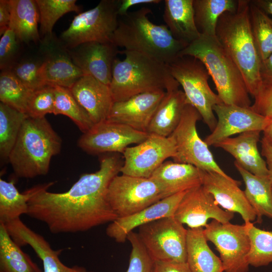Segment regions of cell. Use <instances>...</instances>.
Returning a JSON list of instances; mask_svg holds the SVG:
<instances>
[{
	"mask_svg": "<svg viewBox=\"0 0 272 272\" xmlns=\"http://www.w3.org/2000/svg\"><path fill=\"white\" fill-rule=\"evenodd\" d=\"M100 164L98 170L82 174L66 192L48 191L54 182L33 186L27 215L45 223L53 234L85 232L115 220L107 193L123 160L118 153H108Z\"/></svg>",
	"mask_w": 272,
	"mask_h": 272,
	"instance_id": "cell-1",
	"label": "cell"
},
{
	"mask_svg": "<svg viewBox=\"0 0 272 272\" xmlns=\"http://www.w3.org/2000/svg\"><path fill=\"white\" fill-rule=\"evenodd\" d=\"M150 9L142 7L119 17L112 42L125 50L141 52L169 64L187 46L176 40L166 25H156L148 18Z\"/></svg>",
	"mask_w": 272,
	"mask_h": 272,
	"instance_id": "cell-2",
	"label": "cell"
},
{
	"mask_svg": "<svg viewBox=\"0 0 272 272\" xmlns=\"http://www.w3.org/2000/svg\"><path fill=\"white\" fill-rule=\"evenodd\" d=\"M216 37L240 71L249 93L254 96L262 84L261 60L252 36L249 1L238 0L233 12L219 18Z\"/></svg>",
	"mask_w": 272,
	"mask_h": 272,
	"instance_id": "cell-3",
	"label": "cell"
},
{
	"mask_svg": "<svg viewBox=\"0 0 272 272\" xmlns=\"http://www.w3.org/2000/svg\"><path fill=\"white\" fill-rule=\"evenodd\" d=\"M62 140L44 117H27L8 162L16 176L32 178L47 174L52 158L58 154Z\"/></svg>",
	"mask_w": 272,
	"mask_h": 272,
	"instance_id": "cell-4",
	"label": "cell"
},
{
	"mask_svg": "<svg viewBox=\"0 0 272 272\" xmlns=\"http://www.w3.org/2000/svg\"><path fill=\"white\" fill-rule=\"evenodd\" d=\"M121 53L125 58L115 60L109 86L114 102L145 92L178 88L168 64L141 52Z\"/></svg>",
	"mask_w": 272,
	"mask_h": 272,
	"instance_id": "cell-5",
	"label": "cell"
},
{
	"mask_svg": "<svg viewBox=\"0 0 272 272\" xmlns=\"http://www.w3.org/2000/svg\"><path fill=\"white\" fill-rule=\"evenodd\" d=\"M181 56H192L202 62L223 103L246 108L251 106L250 94L240 71L216 36L200 34L181 52Z\"/></svg>",
	"mask_w": 272,
	"mask_h": 272,
	"instance_id": "cell-6",
	"label": "cell"
},
{
	"mask_svg": "<svg viewBox=\"0 0 272 272\" xmlns=\"http://www.w3.org/2000/svg\"><path fill=\"white\" fill-rule=\"evenodd\" d=\"M168 65L173 77L182 86L187 103L196 109L212 131L217 122L213 107L223 102L208 84L210 75L205 65L195 57L181 56Z\"/></svg>",
	"mask_w": 272,
	"mask_h": 272,
	"instance_id": "cell-7",
	"label": "cell"
},
{
	"mask_svg": "<svg viewBox=\"0 0 272 272\" xmlns=\"http://www.w3.org/2000/svg\"><path fill=\"white\" fill-rule=\"evenodd\" d=\"M120 0H102L94 8L76 15L60 35L67 49L89 42H112L118 23Z\"/></svg>",
	"mask_w": 272,
	"mask_h": 272,
	"instance_id": "cell-8",
	"label": "cell"
},
{
	"mask_svg": "<svg viewBox=\"0 0 272 272\" xmlns=\"http://www.w3.org/2000/svg\"><path fill=\"white\" fill-rule=\"evenodd\" d=\"M138 235L154 261L186 262L187 229L174 216L138 228Z\"/></svg>",
	"mask_w": 272,
	"mask_h": 272,
	"instance_id": "cell-9",
	"label": "cell"
},
{
	"mask_svg": "<svg viewBox=\"0 0 272 272\" xmlns=\"http://www.w3.org/2000/svg\"><path fill=\"white\" fill-rule=\"evenodd\" d=\"M200 118L196 109L187 103L178 125L170 135L176 147L173 161L191 164L200 170L230 177L218 165L208 146L198 134L196 122Z\"/></svg>",
	"mask_w": 272,
	"mask_h": 272,
	"instance_id": "cell-10",
	"label": "cell"
},
{
	"mask_svg": "<svg viewBox=\"0 0 272 272\" xmlns=\"http://www.w3.org/2000/svg\"><path fill=\"white\" fill-rule=\"evenodd\" d=\"M109 203L118 218L137 213L164 198L158 184L150 178L117 175L108 189Z\"/></svg>",
	"mask_w": 272,
	"mask_h": 272,
	"instance_id": "cell-11",
	"label": "cell"
},
{
	"mask_svg": "<svg viewBox=\"0 0 272 272\" xmlns=\"http://www.w3.org/2000/svg\"><path fill=\"white\" fill-rule=\"evenodd\" d=\"M203 229L206 240L213 243L220 254L225 272H248L250 241L245 224L213 220Z\"/></svg>",
	"mask_w": 272,
	"mask_h": 272,
	"instance_id": "cell-12",
	"label": "cell"
},
{
	"mask_svg": "<svg viewBox=\"0 0 272 272\" xmlns=\"http://www.w3.org/2000/svg\"><path fill=\"white\" fill-rule=\"evenodd\" d=\"M176 147L173 138L149 134L142 143L127 147L124 152L120 172L129 176L150 178L168 158L175 157Z\"/></svg>",
	"mask_w": 272,
	"mask_h": 272,
	"instance_id": "cell-13",
	"label": "cell"
},
{
	"mask_svg": "<svg viewBox=\"0 0 272 272\" xmlns=\"http://www.w3.org/2000/svg\"><path fill=\"white\" fill-rule=\"evenodd\" d=\"M148 135L147 132L107 120L94 124L89 131L83 133L78 140V146L91 155L123 154L129 145L140 144Z\"/></svg>",
	"mask_w": 272,
	"mask_h": 272,
	"instance_id": "cell-14",
	"label": "cell"
},
{
	"mask_svg": "<svg viewBox=\"0 0 272 272\" xmlns=\"http://www.w3.org/2000/svg\"><path fill=\"white\" fill-rule=\"evenodd\" d=\"M40 46L43 57L41 78L45 85L70 89L84 76L73 61L67 49L53 35L44 37Z\"/></svg>",
	"mask_w": 272,
	"mask_h": 272,
	"instance_id": "cell-15",
	"label": "cell"
},
{
	"mask_svg": "<svg viewBox=\"0 0 272 272\" xmlns=\"http://www.w3.org/2000/svg\"><path fill=\"white\" fill-rule=\"evenodd\" d=\"M173 216L182 224L196 228L205 227L210 219L229 222L234 214L220 208L212 195L200 185L186 191Z\"/></svg>",
	"mask_w": 272,
	"mask_h": 272,
	"instance_id": "cell-16",
	"label": "cell"
},
{
	"mask_svg": "<svg viewBox=\"0 0 272 272\" xmlns=\"http://www.w3.org/2000/svg\"><path fill=\"white\" fill-rule=\"evenodd\" d=\"M213 111L217 116V122L215 128L204 140L208 146H214L237 133L252 130L262 131L266 123V117L253 111L250 107L222 103L215 105Z\"/></svg>",
	"mask_w": 272,
	"mask_h": 272,
	"instance_id": "cell-17",
	"label": "cell"
},
{
	"mask_svg": "<svg viewBox=\"0 0 272 272\" xmlns=\"http://www.w3.org/2000/svg\"><path fill=\"white\" fill-rule=\"evenodd\" d=\"M67 50L74 63L84 75L110 86L113 64L119 52L112 42H89Z\"/></svg>",
	"mask_w": 272,
	"mask_h": 272,
	"instance_id": "cell-18",
	"label": "cell"
},
{
	"mask_svg": "<svg viewBox=\"0 0 272 272\" xmlns=\"http://www.w3.org/2000/svg\"><path fill=\"white\" fill-rule=\"evenodd\" d=\"M201 185L226 211L237 213L245 223L257 218L256 213L248 201L244 191L239 187L240 182L215 172L200 170Z\"/></svg>",
	"mask_w": 272,
	"mask_h": 272,
	"instance_id": "cell-19",
	"label": "cell"
},
{
	"mask_svg": "<svg viewBox=\"0 0 272 272\" xmlns=\"http://www.w3.org/2000/svg\"><path fill=\"white\" fill-rule=\"evenodd\" d=\"M9 234L19 246H30L40 259L43 272H94L85 267L64 264L59 258L62 249L54 250L49 242L18 218L4 224Z\"/></svg>",
	"mask_w": 272,
	"mask_h": 272,
	"instance_id": "cell-20",
	"label": "cell"
},
{
	"mask_svg": "<svg viewBox=\"0 0 272 272\" xmlns=\"http://www.w3.org/2000/svg\"><path fill=\"white\" fill-rule=\"evenodd\" d=\"M165 93L164 90L147 92L124 101L114 102L107 120L147 132L152 118Z\"/></svg>",
	"mask_w": 272,
	"mask_h": 272,
	"instance_id": "cell-21",
	"label": "cell"
},
{
	"mask_svg": "<svg viewBox=\"0 0 272 272\" xmlns=\"http://www.w3.org/2000/svg\"><path fill=\"white\" fill-rule=\"evenodd\" d=\"M186 191L165 197L133 215L118 217L107 226L106 235L118 243H123L136 228L166 217L173 216Z\"/></svg>",
	"mask_w": 272,
	"mask_h": 272,
	"instance_id": "cell-22",
	"label": "cell"
},
{
	"mask_svg": "<svg viewBox=\"0 0 272 272\" xmlns=\"http://www.w3.org/2000/svg\"><path fill=\"white\" fill-rule=\"evenodd\" d=\"M70 90L94 124L107 120L114 103L109 86L84 75Z\"/></svg>",
	"mask_w": 272,
	"mask_h": 272,
	"instance_id": "cell-23",
	"label": "cell"
},
{
	"mask_svg": "<svg viewBox=\"0 0 272 272\" xmlns=\"http://www.w3.org/2000/svg\"><path fill=\"white\" fill-rule=\"evenodd\" d=\"M260 132L246 131L227 138L214 146L229 153L235 158L234 162L250 173L259 177H268L266 162L258 149Z\"/></svg>",
	"mask_w": 272,
	"mask_h": 272,
	"instance_id": "cell-24",
	"label": "cell"
},
{
	"mask_svg": "<svg viewBox=\"0 0 272 272\" xmlns=\"http://www.w3.org/2000/svg\"><path fill=\"white\" fill-rule=\"evenodd\" d=\"M150 178L161 188L164 198L201 185L199 169L171 161L163 162Z\"/></svg>",
	"mask_w": 272,
	"mask_h": 272,
	"instance_id": "cell-25",
	"label": "cell"
},
{
	"mask_svg": "<svg viewBox=\"0 0 272 272\" xmlns=\"http://www.w3.org/2000/svg\"><path fill=\"white\" fill-rule=\"evenodd\" d=\"M163 20L172 36L187 45L200 35L195 23L193 0H165Z\"/></svg>",
	"mask_w": 272,
	"mask_h": 272,
	"instance_id": "cell-26",
	"label": "cell"
},
{
	"mask_svg": "<svg viewBox=\"0 0 272 272\" xmlns=\"http://www.w3.org/2000/svg\"><path fill=\"white\" fill-rule=\"evenodd\" d=\"M187 104L183 91L178 88L166 91L147 132L164 137L170 136L178 125Z\"/></svg>",
	"mask_w": 272,
	"mask_h": 272,
	"instance_id": "cell-27",
	"label": "cell"
},
{
	"mask_svg": "<svg viewBox=\"0 0 272 272\" xmlns=\"http://www.w3.org/2000/svg\"><path fill=\"white\" fill-rule=\"evenodd\" d=\"M203 227L189 228L187 261L191 272H224L222 262L209 246Z\"/></svg>",
	"mask_w": 272,
	"mask_h": 272,
	"instance_id": "cell-28",
	"label": "cell"
},
{
	"mask_svg": "<svg viewBox=\"0 0 272 272\" xmlns=\"http://www.w3.org/2000/svg\"><path fill=\"white\" fill-rule=\"evenodd\" d=\"M11 19L9 27L21 43L40 41L38 28L39 12L36 1L11 0Z\"/></svg>",
	"mask_w": 272,
	"mask_h": 272,
	"instance_id": "cell-29",
	"label": "cell"
},
{
	"mask_svg": "<svg viewBox=\"0 0 272 272\" xmlns=\"http://www.w3.org/2000/svg\"><path fill=\"white\" fill-rule=\"evenodd\" d=\"M234 165L244 182V192L256 213L257 222L261 223L263 216L272 219V185L269 177L255 175L235 162Z\"/></svg>",
	"mask_w": 272,
	"mask_h": 272,
	"instance_id": "cell-30",
	"label": "cell"
},
{
	"mask_svg": "<svg viewBox=\"0 0 272 272\" xmlns=\"http://www.w3.org/2000/svg\"><path fill=\"white\" fill-rule=\"evenodd\" d=\"M0 272H43L0 224Z\"/></svg>",
	"mask_w": 272,
	"mask_h": 272,
	"instance_id": "cell-31",
	"label": "cell"
},
{
	"mask_svg": "<svg viewBox=\"0 0 272 272\" xmlns=\"http://www.w3.org/2000/svg\"><path fill=\"white\" fill-rule=\"evenodd\" d=\"M237 4L235 0H193L195 23L199 32L216 36L219 18L225 12L235 11Z\"/></svg>",
	"mask_w": 272,
	"mask_h": 272,
	"instance_id": "cell-32",
	"label": "cell"
},
{
	"mask_svg": "<svg viewBox=\"0 0 272 272\" xmlns=\"http://www.w3.org/2000/svg\"><path fill=\"white\" fill-rule=\"evenodd\" d=\"M31 187L23 193L16 188L14 181L0 179V224H6L27 215L28 201L32 195Z\"/></svg>",
	"mask_w": 272,
	"mask_h": 272,
	"instance_id": "cell-33",
	"label": "cell"
},
{
	"mask_svg": "<svg viewBox=\"0 0 272 272\" xmlns=\"http://www.w3.org/2000/svg\"><path fill=\"white\" fill-rule=\"evenodd\" d=\"M28 116L24 113L0 103V158L8 162L9 157Z\"/></svg>",
	"mask_w": 272,
	"mask_h": 272,
	"instance_id": "cell-34",
	"label": "cell"
},
{
	"mask_svg": "<svg viewBox=\"0 0 272 272\" xmlns=\"http://www.w3.org/2000/svg\"><path fill=\"white\" fill-rule=\"evenodd\" d=\"M53 114L67 116L85 133L94 125L86 111L73 95L70 89L55 86V103Z\"/></svg>",
	"mask_w": 272,
	"mask_h": 272,
	"instance_id": "cell-35",
	"label": "cell"
},
{
	"mask_svg": "<svg viewBox=\"0 0 272 272\" xmlns=\"http://www.w3.org/2000/svg\"><path fill=\"white\" fill-rule=\"evenodd\" d=\"M251 32L261 61L272 53V18L249 1Z\"/></svg>",
	"mask_w": 272,
	"mask_h": 272,
	"instance_id": "cell-36",
	"label": "cell"
},
{
	"mask_svg": "<svg viewBox=\"0 0 272 272\" xmlns=\"http://www.w3.org/2000/svg\"><path fill=\"white\" fill-rule=\"evenodd\" d=\"M33 92L26 87L10 71H1V102L26 114L28 103Z\"/></svg>",
	"mask_w": 272,
	"mask_h": 272,
	"instance_id": "cell-37",
	"label": "cell"
},
{
	"mask_svg": "<svg viewBox=\"0 0 272 272\" xmlns=\"http://www.w3.org/2000/svg\"><path fill=\"white\" fill-rule=\"evenodd\" d=\"M35 1L39 12V33L43 38L53 35L54 24L63 15L69 12H80L76 0Z\"/></svg>",
	"mask_w": 272,
	"mask_h": 272,
	"instance_id": "cell-38",
	"label": "cell"
},
{
	"mask_svg": "<svg viewBox=\"0 0 272 272\" xmlns=\"http://www.w3.org/2000/svg\"><path fill=\"white\" fill-rule=\"evenodd\" d=\"M244 224L250 241L249 265L257 267L272 263V231L257 228L252 222Z\"/></svg>",
	"mask_w": 272,
	"mask_h": 272,
	"instance_id": "cell-39",
	"label": "cell"
},
{
	"mask_svg": "<svg viewBox=\"0 0 272 272\" xmlns=\"http://www.w3.org/2000/svg\"><path fill=\"white\" fill-rule=\"evenodd\" d=\"M43 57H38L18 60L10 71L26 87L34 91L46 85L41 78V67Z\"/></svg>",
	"mask_w": 272,
	"mask_h": 272,
	"instance_id": "cell-40",
	"label": "cell"
},
{
	"mask_svg": "<svg viewBox=\"0 0 272 272\" xmlns=\"http://www.w3.org/2000/svg\"><path fill=\"white\" fill-rule=\"evenodd\" d=\"M54 103L55 86L45 85L33 92L26 114L32 118L44 117L47 114H53Z\"/></svg>",
	"mask_w": 272,
	"mask_h": 272,
	"instance_id": "cell-41",
	"label": "cell"
},
{
	"mask_svg": "<svg viewBox=\"0 0 272 272\" xmlns=\"http://www.w3.org/2000/svg\"><path fill=\"white\" fill-rule=\"evenodd\" d=\"M131 246L129 265L126 272H153L154 261L141 240L138 233L130 232L127 236Z\"/></svg>",
	"mask_w": 272,
	"mask_h": 272,
	"instance_id": "cell-42",
	"label": "cell"
},
{
	"mask_svg": "<svg viewBox=\"0 0 272 272\" xmlns=\"http://www.w3.org/2000/svg\"><path fill=\"white\" fill-rule=\"evenodd\" d=\"M21 42L13 30L9 27L0 40V68L10 70L19 60Z\"/></svg>",
	"mask_w": 272,
	"mask_h": 272,
	"instance_id": "cell-43",
	"label": "cell"
},
{
	"mask_svg": "<svg viewBox=\"0 0 272 272\" xmlns=\"http://www.w3.org/2000/svg\"><path fill=\"white\" fill-rule=\"evenodd\" d=\"M250 108L263 116H272V83L262 82Z\"/></svg>",
	"mask_w": 272,
	"mask_h": 272,
	"instance_id": "cell-44",
	"label": "cell"
},
{
	"mask_svg": "<svg viewBox=\"0 0 272 272\" xmlns=\"http://www.w3.org/2000/svg\"><path fill=\"white\" fill-rule=\"evenodd\" d=\"M153 272H191L187 262L154 261Z\"/></svg>",
	"mask_w": 272,
	"mask_h": 272,
	"instance_id": "cell-45",
	"label": "cell"
},
{
	"mask_svg": "<svg viewBox=\"0 0 272 272\" xmlns=\"http://www.w3.org/2000/svg\"><path fill=\"white\" fill-rule=\"evenodd\" d=\"M12 14L11 0L0 1V35L9 28Z\"/></svg>",
	"mask_w": 272,
	"mask_h": 272,
	"instance_id": "cell-46",
	"label": "cell"
},
{
	"mask_svg": "<svg viewBox=\"0 0 272 272\" xmlns=\"http://www.w3.org/2000/svg\"><path fill=\"white\" fill-rule=\"evenodd\" d=\"M161 2L160 0H120L118 9V16L125 15L128 13V9L134 6L140 4H157Z\"/></svg>",
	"mask_w": 272,
	"mask_h": 272,
	"instance_id": "cell-47",
	"label": "cell"
},
{
	"mask_svg": "<svg viewBox=\"0 0 272 272\" xmlns=\"http://www.w3.org/2000/svg\"><path fill=\"white\" fill-rule=\"evenodd\" d=\"M261 154L265 159L268 170V177L272 185V146L262 138L261 141Z\"/></svg>",
	"mask_w": 272,
	"mask_h": 272,
	"instance_id": "cell-48",
	"label": "cell"
},
{
	"mask_svg": "<svg viewBox=\"0 0 272 272\" xmlns=\"http://www.w3.org/2000/svg\"><path fill=\"white\" fill-rule=\"evenodd\" d=\"M260 74L262 82L272 83V53L261 61Z\"/></svg>",
	"mask_w": 272,
	"mask_h": 272,
	"instance_id": "cell-49",
	"label": "cell"
},
{
	"mask_svg": "<svg viewBox=\"0 0 272 272\" xmlns=\"http://www.w3.org/2000/svg\"><path fill=\"white\" fill-rule=\"evenodd\" d=\"M250 1L268 15H272V0H253Z\"/></svg>",
	"mask_w": 272,
	"mask_h": 272,
	"instance_id": "cell-50",
	"label": "cell"
},
{
	"mask_svg": "<svg viewBox=\"0 0 272 272\" xmlns=\"http://www.w3.org/2000/svg\"><path fill=\"white\" fill-rule=\"evenodd\" d=\"M266 125L262 131L263 138L272 146V116H266Z\"/></svg>",
	"mask_w": 272,
	"mask_h": 272,
	"instance_id": "cell-51",
	"label": "cell"
}]
</instances>
